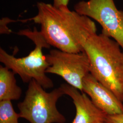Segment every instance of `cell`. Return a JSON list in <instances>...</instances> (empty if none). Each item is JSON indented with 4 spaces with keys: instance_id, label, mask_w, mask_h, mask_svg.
<instances>
[{
    "instance_id": "8",
    "label": "cell",
    "mask_w": 123,
    "mask_h": 123,
    "mask_svg": "<svg viewBox=\"0 0 123 123\" xmlns=\"http://www.w3.org/2000/svg\"><path fill=\"white\" fill-rule=\"evenodd\" d=\"M65 93L73 99L76 115L73 123H98L105 122L107 114L95 105L86 94L68 84L60 85Z\"/></svg>"
},
{
    "instance_id": "2",
    "label": "cell",
    "mask_w": 123,
    "mask_h": 123,
    "mask_svg": "<svg viewBox=\"0 0 123 123\" xmlns=\"http://www.w3.org/2000/svg\"><path fill=\"white\" fill-rule=\"evenodd\" d=\"M90 64V73L123 103V51L114 40L97 33L84 46Z\"/></svg>"
},
{
    "instance_id": "12",
    "label": "cell",
    "mask_w": 123,
    "mask_h": 123,
    "mask_svg": "<svg viewBox=\"0 0 123 123\" xmlns=\"http://www.w3.org/2000/svg\"><path fill=\"white\" fill-rule=\"evenodd\" d=\"M53 5L61 9H69L68 5L69 0H53Z\"/></svg>"
},
{
    "instance_id": "1",
    "label": "cell",
    "mask_w": 123,
    "mask_h": 123,
    "mask_svg": "<svg viewBox=\"0 0 123 123\" xmlns=\"http://www.w3.org/2000/svg\"><path fill=\"white\" fill-rule=\"evenodd\" d=\"M37 13L25 21L41 26L40 32L51 46L63 52H84L88 38L97 32L92 19L69 9H63L43 2L37 3Z\"/></svg>"
},
{
    "instance_id": "3",
    "label": "cell",
    "mask_w": 123,
    "mask_h": 123,
    "mask_svg": "<svg viewBox=\"0 0 123 123\" xmlns=\"http://www.w3.org/2000/svg\"><path fill=\"white\" fill-rule=\"evenodd\" d=\"M17 34L31 40L35 45V48L26 56L18 58L0 48V62L15 74L19 75L24 83H29L34 79L45 89L53 88L52 80L46 75L49 64L43 52V49H50L51 46L36 27L33 31L29 29L20 30Z\"/></svg>"
},
{
    "instance_id": "5",
    "label": "cell",
    "mask_w": 123,
    "mask_h": 123,
    "mask_svg": "<svg viewBox=\"0 0 123 123\" xmlns=\"http://www.w3.org/2000/svg\"><path fill=\"white\" fill-rule=\"evenodd\" d=\"M74 9L98 22L102 28L101 33L114 40L123 51V11L118 9L114 0H81Z\"/></svg>"
},
{
    "instance_id": "11",
    "label": "cell",
    "mask_w": 123,
    "mask_h": 123,
    "mask_svg": "<svg viewBox=\"0 0 123 123\" xmlns=\"http://www.w3.org/2000/svg\"><path fill=\"white\" fill-rule=\"evenodd\" d=\"M105 123H123V114L107 115Z\"/></svg>"
},
{
    "instance_id": "7",
    "label": "cell",
    "mask_w": 123,
    "mask_h": 123,
    "mask_svg": "<svg viewBox=\"0 0 123 123\" xmlns=\"http://www.w3.org/2000/svg\"><path fill=\"white\" fill-rule=\"evenodd\" d=\"M83 92L88 95L93 104L108 115L123 114V102L90 73L83 80Z\"/></svg>"
},
{
    "instance_id": "6",
    "label": "cell",
    "mask_w": 123,
    "mask_h": 123,
    "mask_svg": "<svg viewBox=\"0 0 123 123\" xmlns=\"http://www.w3.org/2000/svg\"><path fill=\"white\" fill-rule=\"evenodd\" d=\"M46 57L49 64L47 74L60 76L67 84L83 92V80L90 72L86 53H68L56 49L51 50Z\"/></svg>"
},
{
    "instance_id": "10",
    "label": "cell",
    "mask_w": 123,
    "mask_h": 123,
    "mask_svg": "<svg viewBox=\"0 0 123 123\" xmlns=\"http://www.w3.org/2000/svg\"><path fill=\"white\" fill-rule=\"evenodd\" d=\"M19 113L13 108L11 101H0V123H19Z\"/></svg>"
},
{
    "instance_id": "4",
    "label": "cell",
    "mask_w": 123,
    "mask_h": 123,
    "mask_svg": "<svg viewBox=\"0 0 123 123\" xmlns=\"http://www.w3.org/2000/svg\"><path fill=\"white\" fill-rule=\"evenodd\" d=\"M65 95L61 87L47 92L32 79L29 83L23 101L18 104L20 118L30 123H65L66 118L57 110V103Z\"/></svg>"
},
{
    "instance_id": "9",
    "label": "cell",
    "mask_w": 123,
    "mask_h": 123,
    "mask_svg": "<svg viewBox=\"0 0 123 123\" xmlns=\"http://www.w3.org/2000/svg\"><path fill=\"white\" fill-rule=\"evenodd\" d=\"M15 74L6 66H0V101L18 100L22 90L18 86Z\"/></svg>"
},
{
    "instance_id": "13",
    "label": "cell",
    "mask_w": 123,
    "mask_h": 123,
    "mask_svg": "<svg viewBox=\"0 0 123 123\" xmlns=\"http://www.w3.org/2000/svg\"><path fill=\"white\" fill-rule=\"evenodd\" d=\"M98 123H106L105 122H98Z\"/></svg>"
}]
</instances>
